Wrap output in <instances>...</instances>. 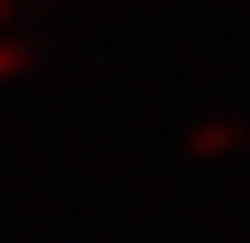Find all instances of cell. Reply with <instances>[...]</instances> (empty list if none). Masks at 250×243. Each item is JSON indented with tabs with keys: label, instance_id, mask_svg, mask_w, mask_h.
<instances>
[{
	"label": "cell",
	"instance_id": "1",
	"mask_svg": "<svg viewBox=\"0 0 250 243\" xmlns=\"http://www.w3.org/2000/svg\"><path fill=\"white\" fill-rule=\"evenodd\" d=\"M231 134H237V128H225V122H212V128H199V134H192V154H218V148H225Z\"/></svg>",
	"mask_w": 250,
	"mask_h": 243
},
{
	"label": "cell",
	"instance_id": "2",
	"mask_svg": "<svg viewBox=\"0 0 250 243\" xmlns=\"http://www.w3.org/2000/svg\"><path fill=\"white\" fill-rule=\"evenodd\" d=\"M26 64H32L26 45H0V77H13V71H26Z\"/></svg>",
	"mask_w": 250,
	"mask_h": 243
},
{
	"label": "cell",
	"instance_id": "3",
	"mask_svg": "<svg viewBox=\"0 0 250 243\" xmlns=\"http://www.w3.org/2000/svg\"><path fill=\"white\" fill-rule=\"evenodd\" d=\"M0 19H7V0H0Z\"/></svg>",
	"mask_w": 250,
	"mask_h": 243
}]
</instances>
